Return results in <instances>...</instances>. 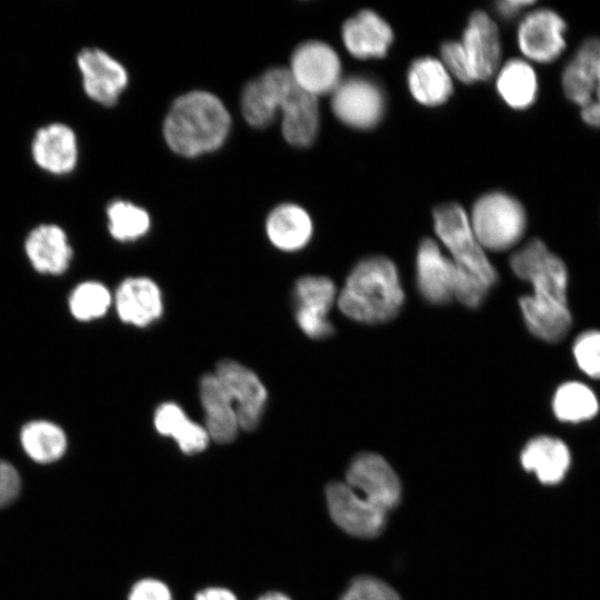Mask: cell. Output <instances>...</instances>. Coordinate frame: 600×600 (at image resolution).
Segmentation results:
<instances>
[{"label":"cell","mask_w":600,"mask_h":600,"mask_svg":"<svg viewBox=\"0 0 600 600\" xmlns=\"http://www.w3.org/2000/svg\"><path fill=\"white\" fill-rule=\"evenodd\" d=\"M514 276L531 283L532 294L522 296L519 307L528 330L538 339L557 343L566 338L572 317L568 307V269L560 257L540 239H530L510 257Z\"/></svg>","instance_id":"cell-1"},{"label":"cell","mask_w":600,"mask_h":600,"mask_svg":"<svg viewBox=\"0 0 600 600\" xmlns=\"http://www.w3.org/2000/svg\"><path fill=\"white\" fill-rule=\"evenodd\" d=\"M240 106L244 120L256 129L271 126L280 112L282 136L292 147L308 148L318 137V98L300 88L287 68H271L250 80Z\"/></svg>","instance_id":"cell-2"},{"label":"cell","mask_w":600,"mask_h":600,"mask_svg":"<svg viewBox=\"0 0 600 600\" xmlns=\"http://www.w3.org/2000/svg\"><path fill=\"white\" fill-rule=\"evenodd\" d=\"M337 302L356 322L380 324L394 319L404 302L397 266L380 254L362 258L350 270Z\"/></svg>","instance_id":"cell-3"},{"label":"cell","mask_w":600,"mask_h":600,"mask_svg":"<svg viewBox=\"0 0 600 600\" xmlns=\"http://www.w3.org/2000/svg\"><path fill=\"white\" fill-rule=\"evenodd\" d=\"M230 127L231 118L223 102L211 92L193 90L173 101L162 132L173 152L194 158L219 149Z\"/></svg>","instance_id":"cell-4"},{"label":"cell","mask_w":600,"mask_h":600,"mask_svg":"<svg viewBox=\"0 0 600 600\" xmlns=\"http://www.w3.org/2000/svg\"><path fill=\"white\" fill-rule=\"evenodd\" d=\"M468 214L478 241L488 251L503 252L516 247L527 230L523 204L502 190L479 196Z\"/></svg>","instance_id":"cell-5"},{"label":"cell","mask_w":600,"mask_h":600,"mask_svg":"<svg viewBox=\"0 0 600 600\" xmlns=\"http://www.w3.org/2000/svg\"><path fill=\"white\" fill-rule=\"evenodd\" d=\"M432 221L438 239L454 264L489 289L496 286L499 274L478 241L466 209L454 201L440 203L432 210Z\"/></svg>","instance_id":"cell-6"},{"label":"cell","mask_w":600,"mask_h":600,"mask_svg":"<svg viewBox=\"0 0 600 600\" xmlns=\"http://www.w3.org/2000/svg\"><path fill=\"white\" fill-rule=\"evenodd\" d=\"M330 96L334 117L354 130L370 131L377 128L387 112V96L382 86L367 74L342 78Z\"/></svg>","instance_id":"cell-7"},{"label":"cell","mask_w":600,"mask_h":600,"mask_svg":"<svg viewBox=\"0 0 600 600\" xmlns=\"http://www.w3.org/2000/svg\"><path fill=\"white\" fill-rule=\"evenodd\" d=\"M564 96L580 109L582 120L600 128V38L584 40L566 64Z\"/></svg>","instance_id":"cell-8"},{"label":"cell","mask_w":600,"mask_h":600,"mask_svg":"<svg viewBox=\"0 0 600 600\" xmlns=\"http://www.w3.org/2000/svg\"><path fill=\"white\" fill-rule=\"evenodd\" d=\"M288 70L300 88L317 98L331 94L343 78L338 52L321 40L300 43L292 52Z\"/></svg>","instance_id":"cell-9"},{"label":"cell","mask_w":600,"mask_h":600,"mask_svg":"<svg viewBox=\"0 0 600 600\" xmlns=\"http://www.w3.org/2000/svg\"><path fill=\"white\" fill-rule=\"evenodd\" d=\"M567 23L552 9L536 8L528 11L517 28V44L529 62L552 63L564 51Z\"/></svg>","instance_id":"cell-10"},{"label":"cell","mask_w":600,"mask_h":600,"mask_svg":"<svg viewBox=\"0 0 600 600\" xmlns=\"http://www.w3.org/2000/svg\"><path fill=\"white\" fill-rule=\"evenodd\" d=\"M214 374L232 401L240 429H257L268 400L267 389L259 377L248 367L231 359L221 360Z\"/></svg>","instance_id":"cell-11"},{"label":"cell","mask_w":600,"mask_h":600,"mask_svg":"<svg viewBox=\"0 0 600 600\" xmlns=\"http://www.w3.org/2000/svg\"><path fill=\"white\" fill-rule=\"evenodd\" d=\"M347 484L368 502L388 512L401 494L398 476L378 453L362 452L350 462L346 473Z\"/></svg>","instance_id":"cell-12"},{"label":"cell","mask_w":600,"mask_h":600,"mask_svg":"<svg viewBox=\"0 0 600 600\" xmlns=\"http://www.w3.org/2000/svg\"><path fill=\"white\" fill-rule=\"evenodd\" d=\"M459 41L473 82L496 76L501 66V37L496 21L486 11L478 9L469 16Z\"/></svg>","instance_id":"cell-13"},{"label":"cell","mask_w":600,"mask_h":600,"mask_svg":"<svg viewBox=\"0 0 600 600\" xmlns=\"http://www.w3.org/2000/svg\"><path fill=\"white\" fill-rule=\"evenodd\" d=\"M326 498L331 518L346 532L372 538L382 531L387 512L358 496L347 483L331 482Z\"/></svg>","instance_id":"cell-14"},{"label":"cell","mask_w":600,"mask_h":600,"mask_svg":"<svg viewBox=\"0 0 600 600\" xmlns=\"http://www.w3.org/2000/svg\"><path fill=\"white\" fill-rule=\"evenodd\" d=\"M82 87L91 100L112 107L128 84L126 68L99 48H84L77 56Z\"/></svg>","instance_id":"cell-15"},{"label":"cell","mask_w":600,"mask_h":600,"mask_svg":"<svg viewBox=\"0 0 600 600\" xmlns=\"http://www.w3.org/2000/svg\"><path fill=\"white\" fill-rule=\"evenodd\" d=\"M341 40L354 59H383L393 44L394 32L382 16L366 8L344 20Z\"/></svg>","instance_id":"cell-16"},{"label":"cell","mask_w":600,"mask_h":600,"mask_svg":"<svg viewBox=\"0 0 600 600\" xmlns=\"http://www.w3.org/2000/svg\"><path fill=\"white\" fill-rule=\"evenodd\" d=\"M457 267L442 253L437 241L423 238L416 254V279L422 298L432 304H444L453 298Z\"/></svg>","instance_id":"cell-17"},{"label":"cell","mask_w":600,"mask_h":600,"mask_svg":"<svg viewBox=\"0 0 600 600\" xmlns=\"http://www.w3.org/2000/svg\"><path fill=\"white\" fill-rule=\"evenodd\" d=\"M78 151L74 131L61 122L38 129L31 143V154L36 164L56 176L73 171L78 162Z\"/></svg>","instance_id":"cell-18"},{"label":"cell","mask_w":600,"mask_h":600,"mask_svg":"<svg viewBox=\"0 0 600 600\" xmlns=\"http://www.w3.org/2000/svg\"><path fill=\"white\" fill-rule=\"evenodd\" d=\"M406 81L413 100L428 108L447 103L453 94V78L439 58L422 56L413 59Z\"/></svg>","instance_id":"cell-19"},{"label":"cell","mask_w":600,"mask_h":600,"mask_svg":"<svg viewBox=\"0 0 600 600\" xmlns=\"http://www.w3.org/2000/svg\"><path fill=\"white\" fill-rule=\"evenodd\" d=\"M116 309L124 323L147 327L162 313V294L151 279L134 277L123 280L117 289Z\"/></svg>","instance_id":"cell-20"},{"label":"cell","mask_w":600,"mask_h":600,"mask_svg":"<svg viewBox=\"0 0 600 600\" xmlns=\"http://www.w3.org/2000/svg\"><path fill=\"white\" fill-rule=\"evenodd\" d=\"M24 250L38 272L52 276L63 273L73 254L64 230L53 223L32 229L26 238Z\"/></svg>","instance_id":"cell-21"},{"label":"cell","mask_w":600,"mask_h":600,"mask_svg":"<svg viewBox=\"0 0 600 600\" xmlns=\"http://www.w3.org/2000/svg\"><path fill=\"white\" fill-rule=\"evenodd\" d=\"M524 470L533 472L547 486L560 483L571 466L568 446L559 438L538 436L529 440L520 454Z\"/></svg>","instance_id":"cell-22"},{"label":"cell","mask_w":600,"mask_h":600,"mask_svg":"<svg viewBox=\"0 0 600 600\" xmlns=\"http://www.w3.org/2000/svg\"><path fill=\"white\" fill-rule=\"evenodd\" d=\"M206 430L217 443L232 442L240 429L231 399L214 373L204 374L199 384Z\"/></svg>","instance_id":"cell-23"},{"label":"cell","mask_w":600,"mask_h":600,"mask_svg":"<svg viewBox=\"0 0 600 600\" xmlns=\"http://www.w3.org/2000/svg\"><path fill=\"white\" fill-rule=\"evenodd\" d=\"M494 87L500 99L511 109L523 111L538 98V76L532 64L522 58H510L498 69Z\"/></svg>","instance_id":"cell-24"},{"label":"cell","mask_w":600,"mask_h":600,"mask_svg":"<svg viewBox=\"0 0 600 600\" xmlns=\"http://www.w3.org/2000/svg\"><path fill=\"white\" fill-rule=\"evenodd\" d=\"M266 232L276 248L293 252L309 243L313 233V222L302 207L282 203L269 213Z\"/></svg>","instance_id":"cell-25"},{"label":"cell","mask_w":600,"mask_h":600,"mask_svg":"<svg viewBox=\"0 0 600 600\" xmlns=\"http://www.w3.org/2000/svg\"><path fill=\"white\" fill-rule=\"evenodd\" d=\"M153 423L159 433L174 439L180 450L188 454L201 452L210 440L206 428L191 421L173 402H166L158 407Z\"/></svg>","instance_id":"cell-26"},{"label":"cell","mask_w":600,"mask_h":600,"mask_svg":"<svg viewBox=\"0 0 600 600\" xmlns=\"http://www.w3.org/2000/svg\"><path fill=\"white\" fill-rule=\"evenodd\" d=\"M334 282L324 276H304L293 288L296 320H326L337 300Z\"/></svg>","instance_id":"cell-27"},{"label":"cell","mask_w":600,"mask_h":600,"mask_svg":"<svg viewBox=\"0 0 600 600\" xmlns=\"http://www.w3.org/2000/svg\"><path fill=\"white\" fill-rule=\"evenodd\" d=\"M20 443L31 460L42 464L61 459L68 446L64 431L47 420L26 423L20 431Z\"/></svg>","instance_id":"cell-28"},{"label":"cell","mask_w":600,"mask_h":600,"mask_svg":"<svg viewBox=\"0 0 600 600\" xmlns=\"http://www.w3.org/2000/svg\"><path fill=\"white\" fill-rule=\"evenodd\" d=\"M552 410L559 421L579 423L597 416L599 402L588 386L570 381L562 383L556 390Z\"/></svg>","instance_id":"cell-29"},{"label":"cell","mask_w":600,"mask_h":600,"mask_svg":"<svg viewBox=\"0 0 600 600\" xmlns=\"http://www.w3.org/2000/svg\"><path fill=\"white\" fill-rule=\"evenodd\" d=\"M108 229L113 239L122 242L134 241L150 229L149 213L127 200H113L107 207Z\"/></svg>","instance_id":"cell-30"},{"label":"cell","mask_w":600,"mask_h":600,"mask_svg":"<svg viewBox=\"0 0 600 600\" xmlns=\"http://www.w3.org/2000/svg\"><path fill=\"white\" fill-rule=\"evenodd\" d=\"M111 303L107 287L97 281L78 284L71 292L69 307L72 316L81 321H90L106 314Z\"/></svg>","instance_id":"cell-31"},{"label":"cell","mask_w":600,"mask_h":600,"mask_svg":"<svg viewBox=\"0 0 600 600\" xmlns=\"http://www.w3.org/2000/svg\"><path fill=\"white\" fill-rule=\"evenodd\" d=\"M572 351L578 367L587 376L600 379V331L589 330L579 334Z\"/></svg>","instance_id":"cell-32"},{"label":"cell","mask_w":600,"mask_h":600,"mask_svg":"<svg viewBox=\"0 0 600 600\" xmlns=\"http://www.w3.org/2000/svg\"><path fill=\"white\" fill-rule=\"evenodd\" d=\"M340 600H400V598L383 581L372 577H360L351 582Z\"/></svg>","instance_id":"cell-33"},{"label":"cell","mask_w":600,"mask_h":600,"mask_svg":"<svg viewBox=\"0 0 600 600\" xmlns=\"http://www.w3.org/2000/svg\"><path fill=\"white\" fill-rule=\"evenodd\" d=\"M439 59L453 79L464 84L474 83L459 40L443 41Z\"/></svg>","instance_id":"cell-34"},{"label":"cell","mask_w":600,"mask_h":600,"mask_svg":"<svg viewBox=\"0 0 600 600\" xmlns=\"http://www.w3.org/2000/svg\"><path fill=\"white\" fill-rule=\"evenodd\" d=\"M21 491L18 469L7 460H0V508L11 504Z\"/></svg>","instance_id":"cell-35"},{"label":"cell","mask_w":600,"mask_h":600,"mask_svg":"<svg viewBox=\"0 0 600 600\" xmlns=\"http://www.w3.org/2000/svg\"><path fill=\"white\" fill-rule=\"evenodd\" d=\"M128 600H171V594L161 581L144 579L132 587Z\"/></svg>","instance_id":"cell-36"},{"label":"cell","mask_w":600,"mask_h":600,"mask_svg":"<svg viewBox=\"0 0 600 600\" xmlns=\"http://www.w3.org/2000/svg\"><path fill=\"white\" fill-rule=\"evenodd\" d=\"M534 3L531 0H502L494 3V9L502 19L510 20Z\"/></svg>","instance_id":"cell-37"},{"label":"cell","mask_w":600,"mask_h":600,"mask_svg":"<svg viewBox=\"0 0 600 600\" xmlns=\"http://www.w3.org/2000/svg\"><path fill=\"white\" fill-rule=\"evenodd\" d=\"M194 600H237L234 594L222 588H208L196 596Z\"/></svg>","instance_id":"cell-38"},{"label":"cell","mask_w":600,"mask_h":600,"mask_svg":"<svg viewBox=\"0 0 600 600\" xmlns=\"http://www.w3.org/2000/svg\"><path fill=\"white\" fill-rule=\"evenodd\" d=\"M257 600H290L287 596L279 593V592H271L263 594L262 597L258 598Z\"/></svg>","instance_id":"cell-39"}]
</instances>
